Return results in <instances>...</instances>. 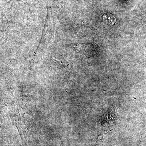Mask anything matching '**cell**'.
<instances>
[{"instance_id": "cell-2", "label": "cell", "mask_w": 146, "mask_h": 146, "mask_svg": "<svg viewBox=\"0 0 146 146\" xmlns=\"http://www.w3.org/2000/svg\"><path fill=\"white\" fill-rule=\"evenodd\" d=\"M13 1V0H10V1H8V2L7 3L10 2L11 1ZM16 1H23V0H16Z\"/></svg>"}, {"instance_id": "cell-1", "label": "cell", "mask_w": 146, "mask_h": 146, "mask_svg": "<svg viewBox=\"0 0 146 146\" xmlns=\"http://www.w3.org/2000/svg\"><path fill=\"white\" fill-rule=\"evenodd\" d=\"M119 119L113 106L108 108V110L100 119L102 125L105 127L111 126L119 122Z\"/></svg>"}]
</instances>
